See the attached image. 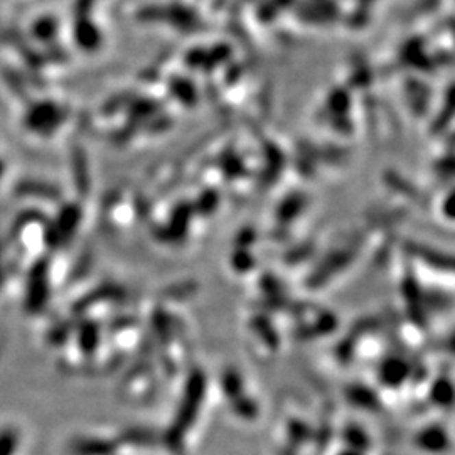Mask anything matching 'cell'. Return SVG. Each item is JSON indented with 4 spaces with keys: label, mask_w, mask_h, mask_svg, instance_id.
<instances>
[{
    "label": "cell",
    "mask_w": 455,
    "mask_h": 455,
    "mask_svg": "<svg viewBox=\"0 0 455 455\" xmlns=\"http://www.w3.org/2000/svg\"><path fill=\"white\" fill-rule=\"evenodd\" d=\"M46 278L44 265H38L32 270L27 285V307L31 310H39L44 306V300H46L47 295Z\"/></svg>",
    "instance_id": "1"
},
{
    "label": "cell",
    "mask_w": 455,
    "mask_h": 455,
    "mask_svg": "<svg viewBox=\"0 0 455 455\" xmlns=\"http://www.w3.org/2000/svg\"><path fill=\"white\" fill-rule=\"evenodd\" d=\"M79 208L78 206H68L64 208V211L61 212L60 216V223H58V233H60V240L61 238H66V234L71 233L73 230H76L79 221Z\"/></svg>",
    "instance_id": "2"
},
{
    "label": "cell",
    "mask_w": 455,
    "mask_h": 455,
    "mask_svg": "<svg viewBox=\"0 0 455 455\" xmlns=\"http://www.w3.org/2000/svg\"><path fill=\"white\" fill-rule=\"evenodd\" d=\"M97 341H98V331L95 325L86 324L82 331H79V343H82V347L86 352H91L95 347H97Z\"/></svg>",
    "instance_id": "3"
},
{
    "label": "cell",
    "mask_w": 455,
    "mask_h": 455,
    "mask_svg": "<svg viewBox=\"0 0 455 455\" xmlns=\"http://www.w3.org/2000/svg\"><path fill=\"white\" fill-rule=\"evenodd\" d=\"M17 445V435L16 432L7 428L0 434V455H12L14 449Z\"/></svg>",
    "instance_id": "4"
},
{
    "label": "cell",
    "mask_w": 455,
    "mask_h": 455,
    "mask_svg": "<svg viewBox=\"0 0 455 455\" xmlns=\"http://www.w3.org/2000/svg\"><path fill=\"white\" fill-rule=\"evenodd\" d=\"M110 447L106 445L103 442H84L79 445V450H82L83 454H90V455H100V454H105V450H108Z\"/></svg>",
    "instance_id": "5"
},
{
    "label": "cell",
    "mask_w": 455,
    "mask_h": 455,
    "mask_svg": "<svg viewBox=\"0 0 455 455\" xmlns=\"http://www.w3.org/2000/svg\"><path fill=\"white\" fill-rule=\"evenodd\" d=\"M2 172H3V166H2V162H0V175H2Z\"/></svg>",
    "instance_id": "6"
}]
</instances>
